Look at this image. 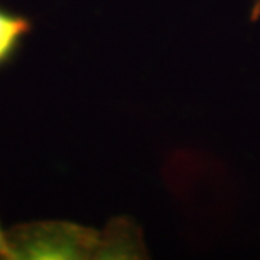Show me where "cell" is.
Here are the masks:
<instances>
[{
	"label": "cell",
	"mask_w": 260,
	"mask_h": 260,
	"mask_svg": "<svg viewBox=\"0 0 260 260\" xmlns=\"http://www.w3.org/2000/svg\"><path fill=\"white\" fill-rule=\"evenodd\" d=\"M260 19V0H254L250 9V20L257 22Z\"/></svg>",
	"instance_id": "cell-3"
},
{
	"label": "cell",
	"mask_w": 260,
	"mask_h": 260,
	"mask_svg": "<svg viewBox=\"0 0 260 260\" xmlns=\"http://www.w3.org/2000/svg\"><path fill=\"white\" fill-rule=\"evenodd\" d=\"M32 32V20L25 15L0 8V68L18 54L23 39Z\"/></svg>",
	"instance_id": "cell-1"
},
{
	"label": "cell",
	"mask_w": 260,
	"mask_h": 260,
	"mask_svg": "<svg viewBox=\"0 0 260 260\" xmlns=\"http://www.w3.org/2000/svg\"><path fill=\"white\" fill-rule=\"evenodd\" d=\"M0 259H13L9 240H8V233L3 232L2 227H0Z\"/></svg>",
	"instance_id": "cell-2"
}]
</instances>
